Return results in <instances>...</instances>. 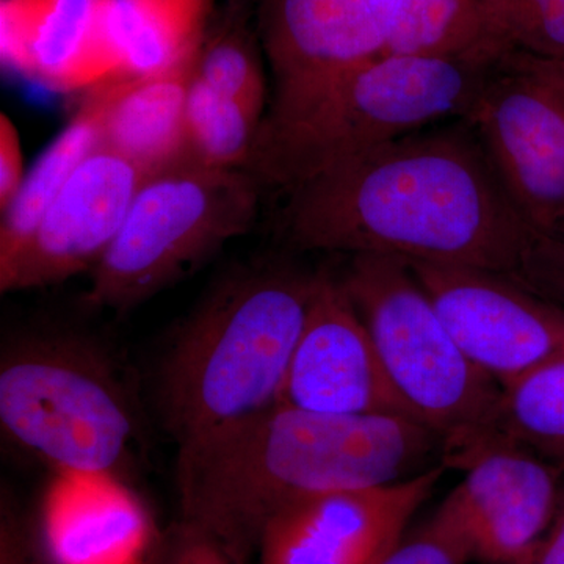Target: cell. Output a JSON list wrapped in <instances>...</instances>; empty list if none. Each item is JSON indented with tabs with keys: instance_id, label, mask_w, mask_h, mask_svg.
Here are the masks:
<instances>
[{
	"instance_id": "1",
	"label": "cell",
	"mask_w": 564,
	"mask_h": 564,
	"mask_svg": "<svg viewBox=\"0 0 564 564\" xmlns=\"http://www.w3.org/2000/svg\"><path fill=\"white\" fill-rule=\"evenodd\" d=\"M288 195L289 237L310 251L511 274L533 232L463 118L389 141Z\"/></svg>"
},
{
	"instance_id": "2",
	"label": "cell",
	"mask_w": 564,
	"mask_h": 564,
	"mask_svg": "<svg viewBox=\"0 0 564 564\" xmlns=\"http://www.w3.org/2000/svg\"><path fill=\"white\" fill-rule=\"evenodd\" d=\"M443 456V440L414 419L339 417L276 404L177 448L181 518L248 562L284 505L406 480Z\"/></svg>"
},
{
	"instance_id": "3",
	"label": "cell",
	"mask_w": 564,
	"mask_h": 564,
	"mask_svg": "<svg viewBox=\"0 0 564 564\" xmlns=\"http://www.w3.org/2000/svg\"><path fill=\"white\" fill-rule=\"evenodd\" d=\"M318 276L282 263L245 267L182 322L154 386L177 448L276 406Z\"/></svg>"
},
{
	"instance_id": "4",
	"label": "cell",
	"mask_w": 564,
	"mask_h": 564,
	"mask_svg": "<svg viewBox=\"0 0 564 564\" xmlns=\"http://www.w3.org/2000/svg\"><path fill=\"white\" fill-rule=\"evenodd\" d=\"M497 61L388 54L274 88L247 172L288 193L389 141L464 118Z\"/></svg>"
},
{
	"instance_id": "5",
	"label": "cell",
	"mask_w": 564,
	"mask_h": 564,
	"mask_svg": "<svg viewBox=\"0 0 564 564\" xmlns=\"http://www.w3.org/2000/svg\"><path fill=\"white\" fill-rule=\"evenodd\" d=\"M0 425L55 473L120 478L139 433L120 369L95 340L70 332L22 334L7 344Z\"/></svg>"
},
{
	"instance_id": "6",
	"label": "cell",
	"mask_w": 564,
	"mask_h": 564,
	"mask_svg": "<svg viewBox=\"0 0 564 564\" xmlns=\"http://www.w3.org/2000/svg\"><path fill=\"white\" fill-rule=\"evenodd\" d=\"M339 280L393 391L451 466L488 429L502 388L464 355L404 259L355 254Z\"/></svg>"
},
{
	"instance_id": "7",
	"label": "cell",
	"mask_w": 564,
	"mask_h": 564,
	"mask_svg": "<svg viewBox=\"0 0 564 564\" xmlns=\"http://www.w3.org/2000/svg\"><path fill=\"white\" fill-rule=\"evenodd\" d=\"M261 182L247 170L182 162L140 185L117 239L91 270L84 302L124 314L252 228Z\"/></svg>"
},
{
	"instance_id": "8",
	"label": "cell",
	"mask_w": 564,
	"mask_h": 564,
	"mask_svg": "<svg viewBox=\"0 0 564 564\" xmlns=\"http://www.w3.org/2000/svg\"><path fill=\"white\" fill-rule=\"evenodd\" d=\"M533 232L564 231V66L510 51L463 118Z\"/></svg>"
},
{
	"instance_id": "9",
	"label": "cell",
	"mask_w": 564,
	"mask_h": 564,
	"mask_svg": "<svg viewBox=\"0 0 564 564\" xmlns=\"http://www.w3.org/2000/svg\"><path fill=\"white\" fill-rule=\"evenodd\" d=\"M408 263L464 355L500 388L563 355V311L511 274Z\"/></svg>"
},
{
	"instance_id": "10",
	"label": "cell",
	"mask_w": 564,
	"mask_h": 564,
	"mask_svg": "<svg viewBox=\"0 0 564 564\" xmlns=\"http://www.w3.org/2000/svg\"><path fill=\"white\" fill-rule=\"evenodd\" d=\"M444 463L369 488L315 494L284 505L259 536L261 564H380L443 477Z\"/></svg>"
},
{
	"instance_id": "11",
	"label": "cell",
	"mask_w": 564,
	"mask_h": 564,
	"mask_svg": "<svg viewBox=\"0 0 564 564\" xmlns=\"http://www.w3.org/2000/svg\"><path fill=\"white\" fill-rule=\"evenodd\" d=\"M278 404L339 417L414 419L393 391L343 282L321 273ZM415 421V419H414Z\"/></svg>"
},
{
	"instance_id": "12",
	"label": "cell",
	"mask_w": 564,
	"mask_h": 564,
	"mask_svg": "<svg viewBox=\"0 0 564 564\" xmlns=\"http://www.w3.org/2000/svg\"><path fill=\"white\" fill-rule=\"evenodd\" d=\"M147 174L101 143L51 204L24 247L0 267V292H22L91 273L117 239Z\"/></svg>"
},
{
	"instance_id": "13",
	"label": "cell",
	"mask_w": 564,
	"mask_h": 564,
	"mask_svg": "<svg viewBox=\"0 0 564 564\" xmlns=\"http://www.w3.org/2000/svg\"><path fill=\"white\" fill-rule=\"evenodd\" d=\"M462 469V484L436 514L466 545L470 560L532 563L556 505V475L532 452L492 445Z\"/></svg>"
},
{
	"instance_id": "14",
	"label": "cell",
	"mask_w": 564,
	"mask_h": 564,
	"mask_svg": "<svg viewBox=\"0 0 564 564\" xmlns=\"http://www.w3.org/2000/svg\"><path fill=\"white\" fill-rule=\"evenodd\" d=\"M274 88L391 54L386 0H252Z\"/></svg>"
},
{
	"instance_id": "15",
	"label": "cell",
	"mask_w": 564,
	"mask_h": 564,
	"mask_svg": "<svg viewBox=\"0 0 564 564\" xmlns=\"http://www.w3.org/2000/svg\"><path fill=\"white\" fill-rule=\"evenodd\" d=\"M115 0H2V61L57 90L121 79Z\"/></svg>"
},
{
	"instance_id": "16",
	"label": "cell",
	"mask_w": 564,
	"mask_h": 564,
	"mask_svg": "<svg viewBox=\"0 0 564 564\" xmlns=\"http://www.w3.org/2000/svg\"><path fill=\"white\" fill-rule=\"evenodd\" d=\"M159 534L122 478L63 473L47 485L33 530L46 564H147Z\"/></svg>"
},
{
	"instance_id": "17",
	"label": "cell",
	"mask_w": 564,
	"mask_h": 564,
	"mask_svg": "<svg viewBox=\"0 0 564 564\" xmlns=\"http://www.w3.org/2000/svg\"><path fill=\"white\" fill-rule=\"evenodd\" d=\"M195 65L111 80L91 91L102 147L151 176L187 161L185 107Z\"/></svg>"
},
{
	"instance_id": "18",
	"label": "cell",
	"mask_w": 564,
	"mask_h": 564,
	"mask_svg": "<svg viewBox=\"0 0 564 564\" xmlns=\"http://www.w3.org/2000/svg\"><path fill=\"white\" fill-rule=\"evenodd\" d=\"M215 0H115L121 79L188 68L214 20Z\"/></svg>"
},
{
	"instance_id": "19",
	"label": "cell",
	"mask_w": 564,
	"mask_h": 564,
	"mask_svg": "<svg viewBox=\"0 0 564 564\" xmlns=\"http://www.w3.org/2000/svg\"><path fill=\"white\" fill-rule=\"evenodd\" d=\"M492 445L564 459V352L502 388L488 429L454 466Z\"/></svg>"
},
{
	"instance_id": "20",
	"label": "cell",
	"mask_w": 564,
	"mask_h": 564,
	"mask_svg": "<svg viewBox=\"0 0 564 564\" xmlns=\"http://www.w3.org/2000/svg\"><path fill=\"white\" fill-rule=\"evenodd\" d=\"M101 141L98 113L91 99L43 151L31 172L25 174L20 192L0 220V267L9 263L24 247L80 163Z\"/></svg>"
},
{
	"instance_id": "21",
	"label": "cell",
	"mask_w": 564,
	"mask_h": 564,
	"mask_svg": "<svg viewBox=\"0 0 564 564\" xmlns=\"http://www.w3.org/2000/svg\"><path fill=\"white\" fill-rule=\"evenodd\" d=\"M263 58L254 2L228 0L221 13L214 14L196 57L195 76L263 118L269 107Z\"/></svg>"
},
{
	"instance_id": "22",
	"label": "cell",
	"mask_w": 564,
	"mask_h": 564,
	"mask_svg": "<svg viewBox=\"0 0 564 564\" xmlns=\"http://www.w3.org/2000/svg\"><path fill=\"white\" fill-rule=\"evenodd\" d=\"M391 54L454 55L497 61L508 51L486 28L480 0H386Z\"/></svg>"
},
{
	"instance_id": "23",
	"label": "cell",
	"mask_w": 564,
	"mask_h": 564,
	"mask_svg": "<svg viewBox=\"0 0 564 564\" xmlns=\"http://www.w3.org/2000/svg\"><path fill=\"white\" fill-rule=\"evenodd\" d=\"M262 117L193 73L185 107L187 161L214 170H247Z\"/></svg>"
},
{
	"instance_id": "24",
	"label": "cell",
	"mask_w": 564,
	"mask_h": 564,
	"mask_svg": "<svg viewBox=\"0 0 564 564\" xmlns=\"http://www.w3.org/2000/svg\"><path fill=\"white\" fill-rule=\"evenodd\" d=\"M486 28L505 51L564 62V0H480Z\"/></svg>"
},
{
	"instance_id": "25",
	"label": "cell",
	"mask_w": 564,
	"mask_h": 564,
	"mask_svg": "<svg viewBox=\"0 0 564 564\" xmlns=\"http://www.w3.org/2000/svg\"><path fill=\"white\" fill-rule=\"evenodd\" d=\"M511 276L564 313V231L532 232Z\"/></svg>"
},
{
	"instance_id": "26",
	"label": "cell",
	"mask_w": 564,
	"mask_h": 564,
	"mask_svg": "<svg viewBox=\"0 0 564 564\" xmlns=\"http://www.w3.org/2000/svg\"><path fill=\"white\" fill-rule=\"evenodd\" d=\"M147 564H248L217 536L185 519L159 534Z\"/></svg>"
},
{
	"instance_id": "27",
	"label": "cell",
	"mask_w": 564,
	"mask_h": 564,
	"mask_svg": "<svg viewBox=\"0 0 564 564\" xmlns=\"http://www.w3.org/2000/svg\"><path fill=\"white\" fill-rule=\"evenodd\" d=\"M470 562L466 545L458 534L434 513L421 529L404 534L380 564H467Z\"/></svg>"
},
{
	"instance_id": "28",
	"label": "cell",
	"mask_w": 564,
	"mask_h": 564,
	"mask_svg": "<svg viewBox=\"0 0 564 564\" xmlns=\"http://www.w3.org/2000/svg\"><path fill=\"white\" fill-rule=\"evenodd\" d=\"M21 137L7 113H0V210H6L25 180Z\"/></svg>"
},
{
	"instance_id": "29",
	"label": "cell",
	"mask_w": 564,
	"mask_h": 564,
	"mask_svg": "<svg viewBox=\"0 0 564 564\" xmlns=\"http://www.w3.org/2000/svg\"><path fill=\"white\" fill-rule=\"evenodd\" d=\"M0 564H46L40 554L33 532L25 529L6 496L2 499L0 516Z\"/></svg>"
},
{
	"instance_id": "30",
	"label": "cell",
	"mask_w": 564,
	"mask_h": 564,
	"mask_svg": "<svg viewBox=\"0 0 564 564\" xmlns=\"http://www.w3.org/2000/svg\"><path fill=\"white\" fill-rule=\"evenodd\" d=\"M533 564H564V514L556 521L554 529L544 538Z\"/></svg>"
},
{
	"instance_id": "31",
	"label": "cell",
	"mask_w": 564,
	"mask_h": 564,
	"mask_svg": "<svg viewBox=\"0 0 564 564\" xmlns=\"http://www.w3.org/2000/svg\"><path fill=\"white\" fill-rule=\"evenodd\" d=\"M527 564H533V563H527Z\"/></svg>"
},
{
	"instance_id": "32",
	"label": "cell",
	"mask_w": 564,
	"mask_h": 564,
	"mask_svg": "<svg viewBox=\"0 0 564 564\" xmlns=\"http://www.w3.org/2000/svg\"><path fill=\"white\" fill-rule=\"evenodd\" d=\"M562 63H563V66H564V62H562Z\"/></svg>"
}]
</instances>
